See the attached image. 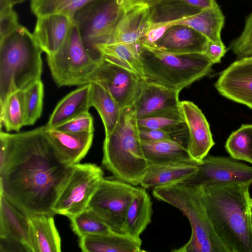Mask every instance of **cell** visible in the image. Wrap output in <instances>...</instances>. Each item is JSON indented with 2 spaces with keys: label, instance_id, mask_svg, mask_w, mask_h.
<instances>
[{
  "label": "cell",
  "instance_id": "cell-15",
  "mask_svg": "<svg viewBox=\"0 0 252 252\" xmlns=\"http://www.w3.org/2000/svg\"><path fill=\"white\" fill-rule=\"evenodd\" d=\"M180 107L187 128L186 148L191 157L200 163L215 144L209 124L201 110L192 102L180 101Z\"/></svg>",
  "mask_w": 252,
  "mask_h": 252
},
{
  "label": "cell",
  "instance_id": "cell-32",
  "mask_svg": "<svg viewBox=\"0 0 252 252\" xmlns=\"http://www.w3.org/2000/svg\"><path fill=\"white\" fill-rule=\"evenodd\" d=\"M93 0H32L31 8L36 17L62 14L74 19L77 12Z\"/></svg>",
  "mask_w": 252,
  "mask_h": 252
},
{
  "label": "cell",
  "instance_id": "cell-21",
  "mask_svg": "<svg viewBox=\"0 0 252 252\" xmlns=\"http://www.w3.org/2000/svg\"><path fill=\"white\" fill-rule=\"evenodd\" d=\"M224 23V15L218 4L174 20L162 23L151 24V26L184 25L196 30L209 40L221 42V33Z\"/></svg>",
  "mask_w": 252,
  "mask_h": 252
},
{
  "label": "cell",
  "instance_id": "cell-47",
  "mask_svg": "<svg viewBox=\"0 0 252 252\" xmlns=\"http://www.w3.org/2000/svg\"><path fill=\"white\" fill-rule=\"evenodd\" d=\"M250 210L251 214L252 215V199L251 200V204H250Z\"/></svg>",
  "mask_w": 252,
  "mask_h": 252
},
{
  "label": "cell",
  "instance_id": "cell-16",
  "mask_svg": "<svg viewBox=\"0 0 252 252\" xmlns=\"http://www.w3.org/2000/svg\"><path fill=\"white\" fill-rule=\"evenodd\" d=\"M208 40L190 27L176 25L169 26L162 35L148 48L176 54H204Z\"/></svg>",
  "mask_w": 252,
  "mask_h": 252
},
{
  "label": "cell",
  "instance_id": "cell-25",
  "mask_svg": "<svg viewBox=\"0 0 252 252\" xmlns=\"http://www.w3.org/2000/svg\"><path fill=\"white\" fill-rule=\"evenodd\" d=\"M141 145L149 165L178 162L200 163L191 157L185 146L173 139L141 140Z\"/></svg>",
  "mask_w": 252,
  "mask_h": 252
},
{
  "label": "cell",
  "instance_id": "cell-2",
  "mask_svg": "<svg viewBox=\"0 0 252 252\" xmlns=\"http://www.w3.org/2000/svg\"><path fill=\"white\" fill-rule=\"evenodd\" d=\"M251 185L199 187L214 228L228 252H252Z\"/></svg>",
  "mask_w": 252,
  "mask_h": 252
},
{
  "label": "cell",
  "instance_id": "cell-34",
  "mask_svg": "<svg viewBox=\"0 0 252 252\" xmlns=\"http://www.w3.org/2000/svg\"><path fill=\"white\" fill-rule=\"evenodd\" d=\"M26 126L33 125L40 117L43 109L44 85L39 80L24 91Z\"/></svg>",
  "mask_w": 252,
  "mask_h": 252
},
{
  "label": "cell",
  "instance_id": "cell-6",
  "mask_svg": "<svg viewBox=\"0 0 252 252\" xmlns=\"http://www.w3.org/2000/svg\"><path fill=\"white\" fill-rule=\"evenodd\" d=\"M139 58L146 80L179 91L208 75L214 64L203 53L176 54L143 46Z\"/></svg>",
  "mask_w": 252,
  "mask_h": 252
},
{
  "label": "cell",
  "instance_id": "cell-46",
  "mask_svg": "<svg viewBox=\"0 0 252 252\" xmlns=\"http://www.w3.org/2000/svg\"><path fill=\"white\" fill-rule=\"evenodd\" d=\"M26 0H11V1L13 5H14L15 4L21 3Z\"/></svg>",
  "mask_w": 252,
  "mask_h": 252
},
{
  "label": "cell",
  "instance_id": "cell-43",
  "mask_svg": "<svg viewBox=\"0 0 252 252\" xmlns=\"http://www.w3.org/2000/svg\"><path fill=\"white\" fill-rule=\"evenodd\" d=\"M182 2L198 9L204 10L218 5L216 0H178Z\"/></svg>",
  "mask_w": 252,
  "mask_h": 252
},
{
  "label": "cell",
  "instance_id": "cell-10",
  "mask_svg": "<svg viewBox=\"0 0 252 252\" xmlns=\"http://www.w3.org/2000/svg\"><path fill=\"white\" fill-rule=\"evenodd\" d=\"M124 12L117 0H93L77 12L74 20L88 49L107 42Z\"/></svg>",
  "mask_w": 252,
  "mask_h": 252
},
{
  "label": "cell",
  "instance_id": "cell-7",
  "mask_svg": "<svg viewBox=\"0 0 252 252\" xmlns=\"http://www.w3.org/2000/svg\"><path fill=\"white\" fill-rule=\"evenodd\" d=\"M99 60L91 55L74 20L63 45L54 54L47 56L52 78L59 87L88 84Z\"/></svg>",
  "mask_w": 252,
  "mask_h": 252
},
{
  "label": "cell",
  "instance_id": "cell-9",
  "mask_svg": "<svg viewBox=\"0 0 252 252\" xmlns=\"http://www.w3.org/2000/svg\"><path fill=\"white\" fill-rule=\"evenodd\" d=\"M103 175L102 169L95 164H74L53 206L55 214L70 218L87 209Z\"/></svg>",
  "mask_w": 252,
  "mask_h": 252
},
{
  "label": "cell",
  "instance_id": "cell-36",
  "mask_svg": "<svg viewBox=\"0 0 252 252\" xmlns=\"http://www.w3.org/2000/svg\"><path fill=\"white\" fill-rule=\"evenodd\" d=\"M53 128L75 133L94 132L93 118L89 111L85 112Z\"/></svg>",
  "mask_w": 252,
  "mask_h": 252
},
{
  "label": "cell",
  "instance_id": "cell-35",
  "mask_svg": "<svg viewBox=\"0 0 252 252\" xmlns=\"http://www.w3.org/2000/svg\"><path fill=\"white\" fill-rule=\"evenodd\" d=\"M139 128L161 129L171 133L179 142L178 137L187 129L184 120L165 117H153L137 119Z\"/></svg>",
  "mask_w": 252,
  "mask_h": 252
},
{
  "label": "cell",
  "instance_id": "cell-11",
  "mask_svg": "<svg viewBox=\"0 0 252 252\" xmlns=\"http://www.w3.org/2000/svg\"><path fill=\"white\" fill-rule=\"evenodd\" d=\"M145 80L142 76L100 57L87 83L93 82L101 86L123 109L132 106Z\"/></svg>",
  "mask_w": 252,
  "mask_h": 252
},
{
  "label": "cell",
  "instance_id": "cell-26",
  "mask_svg": "<svg viewBox=\"0 0 252 252\" xmlns=\"http://www.w3.org/2000/svg\"><path fill=\"white\" fill-rule=\"evenodd\" d=\"M91 84H87L71 92L57 104L50 115L46 126L54 128L85 112L91 107Z\"/></svg>",
  "mask_w": 252,
  "mask_h": 252
},
{
  "label": "cell",
  "instance_id": "cell-27",
  "mask_svg": "<svg viewBox=\"0 0 252 252\" xmlns=\"http://www.w3.org/2000/svg\"><path fill=\"white\" fill-rule=\"evenodd\" d=\"M153 203L146 189L139 187L126 213L123 233L135 238L141 235L152 221Z\"/></svg>",
  "mask_w": 252,
  "mask_h": 252
},
{
  "label": "cell",
  "instance_id": "cell-4",
  "mask_svg": "<svg viewBox=\"0 0 252 252\" xmlns=\"http://www.w3.org/2000/svg\"><path fill=\"white\" fill-rule=\"evenodd\" d=\"M102 164L114 177L135 186L140 185L146 174L149 164L131 107L122 109L115 128L105 135Z\"/></svg>",
  "mask_w": 252,
  "mask_h": 252
},
{
  "label": "cell",
  "instance_id": "cell-29",
  "mask_svg": "<svg viewBox=\"0 0 252 252\" xmlns=\"http://www.w3.org/2000/svg\"><path fill=\"white\" fill-rule=\"evenodd\" d=\"M90 84V105L98 113L104 126L105 135H107L116 126L122 109L101 86L93 82Z\"/></svg>",
  "mask_w": 252,
  "mask_h": 252
},
{
  "label": "cell",
  "instance_id": "cell-18",
  "mask_svg": "<svg viewBox=\"0 0 252 252\" xmlns=\"http://www.w3.org/2000/svg\"><path fill=\"white\" fill-rule=\"evenodd\" d=\"M151 26L150 8L134 7L124 12L106 43H124L140 49Z\"/></svg>",
  "mask_w": 252,
  "mask_h": 252
},
{
  "label": "cell",
  "instance_id": "cell-44",
  "mask_svg": "<svg viewBox=\"0 0 252 252\" xmlns=\"http://www.w3.org/2000/svg\"><path fill=\"white\" fill-rule=\"evenodd\" d=\"M11 0H0V12L13 8Z\"/></svg>",
  "mask_w": 252,
  "mask_h": 252
},
{
  "label": "cell",
  "instance_id": "cell-41",
  "mask_svg": "<svg viewBox=\"0 0 252 252\" xmlns=\"http://www.w3.org/2000/svg\"><path fill=\"white\" fill-rule=\"evenodd\" d=\"M164 0H117L124 12L136 7L151 8Z\"/></svg>",
  "mask_w": 252,
  "mask_h": 252
},
{
  "label": "cell",
  "instance_id": "cell-13",
  "mask_svg": "<svg viewBox=\"0 0 252 252\" xmlns=\"http://www.w3.org/2000/svg\"><path fill=\"white\" fill-rule=\"evenodd\" d=\"M180 92L145 80L131 107L137 119L165 117L184 120Z\"/></svg>",
  "mask_w": 252,
  "mask_h": 252
},
{
  "label": "cell",
  "instance_id": "cell-1",
  "mask_svg": "<svg viewBox=\"0 0 252 252\" xmlns=\"http://www.w3.org/2000/svg\"><path fill=\"white\" fill-rule=\"evenodd\" d=\"M45 126L16 133L1 131L6 156L0 169V194L28 216H54L55 203L72 170L48 140Z\"/></svg>",
  "mask_w": 252,
  "mask_h": 252
},
{
  "label": "cell",
  "instance_id": "cell-5",
  "mask_svg": "<svg viewBox=\"0 0 252 252\" xmlns=\"http://www.w3.org/2000/svg\"><path fill=\"white\" fill-rule=\"evenodd\" d=\"M153 195L176 208L187 218L191 229L188 242L174 252H228L217 235L207 213L199 187L185 183L157 188Z\"/></svg>",
  "mask_w": 252,
  "mask_h": 252
},
{
  "label": "cell",
  "instance_id": "cell-17",
  "mask_svg": "<svg viewBox=\"0 0 252 252\" xmlns=\"http://www.w3.org/2000/svg\"><path fill=\"white\" fill-rule=\"evenodd\" d=\"M74 19L62 14L37 17L33 35L47 56L57 52L65 42Z\"/></svg>",
  "mask_w": 252,
  "mask_h": 252
},
{
  "label": "cell",
  "instance_id": "cell-31",
  "mask_svg": "<svg viewBox=\"0 0 252 252\" xmlns=\"http://www.w3.org/2000/svg\"><path fill=\"white\" fill-rule=\"evenodd\" d=\"M225 148L231 158L252 164V124H243L227 138Z\"/></svg>",
  "mask_w": 252,
  "mask_h": 252
},
{
  "label": "cell",
  "instance_id": "cell-22",
  "mask_svg": "<svg viewBox=\"0 0 252 252\" xmlns=\"http://www.w3.org/2000/svg\"><path fill=\"white\" fill-rule=\"evenodd\" d=\"M79 247L84 252H141L142 240L111 230L101 234L79 237Z\"/></svg>",
  "mask_w": 252,
  "mask_h": 252
},
{
  "label": "cell",
  "instance_id": "cell-30",
  "mask_svg": "<svg viewBox=\"0 0 252 252\" xmlns=\"http://www.w3.org/2000/svg\"><path fill=\"white\" fill-rule=\"evenodd\" d=\"M0 105V124L7 131L19 132L26 126L24 91L10 94Z\"/></svg>",
  "mask_w": 252,
  "mask_h": 252
},
{
  "label": "cell",
  "instance_id": "cell-28",
  "mask_svg": "<svg viewBox=\"0 0 252 252\" xmlns=\"http://www.w3.org/2000/svg\"><path fill=\"white\" fill-rule=\"evenodd\" d=\"M141 48L124 43H110L96 44L93 50L101 59L145 78L139 58Z\"/></svg>",
  "mask_w": 252,
  "mask_h": 252
},
{
  "label": "cell",
  "instance_id": "cell-14",
  "mask_svg": "<svg viewBox=\"0 0 252 252\" xmlns=\"http://www.w3.org/2000/svg\"><path fill=\"white\" fill-rule=\"evenodd\" d=\"M215 87L222 96L252 109V56L230 64L220 72Z\"/></svg>",
  "mask_w": 252,
  "mask_h": 252
},
{
  "label": "cell",
  "instance_id": "cell-37",
  "mask_svg": "<svg viewBox=\"0 0 252 252\" xmlns=\"http://www.w3.org/2000/svg\"><path fill=\"white\" fill-rule=\"evenodd\" d=\"M229 48L236 55L237 59L252 48V12L246 17L241 33L230 42Z\"/></svg>",
  "mask_w": 252,
  "mask_h": 252
},
{
  "label": "cell",
  "instance_id": "cell-19",
  "mask_svg": "<svg viewBox=\"0 0 252 252\" xmlns=\"http://www.w3.org/2000/svg\"><path fill=\"white\" fill-rule=\"evenodd\" d=\"M198 164L169 162L149 164L140 185L146 189L185 183L197 172Z\"/></svg>",
  "mask_w": 252,
  "mask_h": 252
},
{
  "label": "cell",
  "instance_id": "cell-24",
  "mask_svg": "<svg viewBox=\"0 0 252 252\" xmlns=\"http://www.w3.org/2000/svg\"><path fill=\"white\" fill-rule=\"evenodd\" d=\"M30 247L32 252H59L61 240L53 216H30Z\"/></svg>",
  "mask_w": 252,
  "mask_h": 252
},
{
  "label": "cell",
  "instance_id": "cell-23",
  "mask_svg": "<svg viewBox=\"0 0 252 252\" xmlns=\"http://www.w3.org/2000/svg\"><path fill=\"white\" fill-rule=\"evenodd\" d=\"M30 216L0 194V237L17 240L30 247Z\"/></svg>",
  "mask_w": 252,
  "mask_h": 252
},
{
  "label": "cell",
  "instance_id": "cell-33",
  "mask_svg": "<svg viewBox=\"0 0 252 252\" xmlns=\"http://www.w3.org/2000/svg\"><path fill=\"white\" fill-rule=\"evenodd\" d=\"M69 219L72 230L79 238L107 233L112 230L93 210L88 208Z\"/></svg>",
  "mask_w": 252,
  "mask_h": 252
},
{
  "label": "cell",
  "instance_id": "cell-3",
  "mask_svg": "<svg viewBox=\"0 0 252 252\" xmlns=\"http://www.w3.org/2000/svg\"><path fill=\"white\" fill-rule=\"evenodd\" d=\"M42 52L33 33L21 25L0 39V104L41 80Z\"/></svg>",
  "mask_w": 252,
  "mask_h": 252
},
{
  "label": "cell",
  "instance_id": "cell-38",
  "mask_svg": "<svg viewBox=\"0 0 252 252\" xmlns=\"http://www.w3.org/2000/svg\"><path fill=\"white\" fill-rule=\"evenodd\" d=\"M20 26L18 15L13 8L0 12V39L11 33Z\"/></svg>",
  "mask_w": 252,
  "mask_h": 252
},
{
  "label": "cell",
  "instance_id": "cell-20",
  "mask_svg": "<svg viewBox=\"0 0 252 252\" xmlns=\"http://www.w3.org/2000/svg\"><path fill=\"white\" fill-rule=\"evenodd\" d=\"M46 137L56 152L71 164L86 156L93 140L94 132L75 133L49 128L45 125Z\"/></svg>",
  "mask_w": 252,
  "mask_h": 252
},
{
  "label": "cell",
  "instance_id": "cell-48",
  "mask_svg": "<svg viewBox=\"0 0 252 252\" xmlns=\"http://www.w3.org/2000/svg\"><path fill=\"white\" fill-rule=\"evenodd\" d=\"M251 227H252V215H251Z\"/></svg>",
  "mask_w": 252,
  "mask_h": 252
},
{
  "label": "cell",
  "instance_id": "cell-8",
  "mask_svg": "<svg viewBox=\"0 0 252 252\" xmlns=\"http://www.w3.org/2000/svg\"><path fill=\"white\" fill-rule=\"evenodd\" d=\"M138 187L112 178L103 177L88 206L115 232L123 233L127 209Z\"/></svg>",
  "mask_w": 252,
  "mask_h": 252
},
{
  "label": "cell",
  "instance_id": "cell-42",
  "mask_svg": "<svg viewBox=\"0 0 252 252\" xmlns=\"http://www.w3.org/2000/svg\"><path fill=\"white\" fill-rule=\"evenodd\" d=\"M0 252H30L23 243L10 238L0 237Z\"/></svg>",
  "mask_w": 252,
  "mask_h": 252
},
{
  "label": "cell",
  "instance_id": "cell-45",
  "mask_svg": "<svg viewBox=\"0 0 252 252\" xmlns=\"http://www.w3.org/2000/svg\"><path fill=\"white\" fill-rule=\"evenodd\" d=\"M250 56H252V48L243 53L237 59Z\"/></svg>",
  "mask_w": 252,
  "mask_h": 252
},
{
  "label": "cell",
  "instance_id": "cell-40",
  "mask_svg": "<svg viewBox=\"0 0 252 252\" xmlns=\"http://www.w3.org/2000/svg\"><path fill=\"white\" fill-rule=\"evenodd\" d=\"M139 133L142 140L157 141L163 139L176 140L171 133L164 130L139 128Z\"/></svg>",
  "mask_w": 252,
  "mask_h": 252
},
{
  "label": "cell",
  "instance_id": "cell-39",
  "mask_svg": "<svg viewBox=\"0 0 252 252\" xmlns=\"http://www.w3.org/2000/svg\"><path fill=\"white\" fill-rule=\"evenodd\" d=\"M227 51L223 42H216L208 40L204 54L214 64L221 62Z\"/></svg>",
  "mask_w": 252,
  "mask_h": 252
},
{
  "label": "cell",
  "instance_id": "cell-12",
  "mask_svg": "<svg viewBox=\"0 0 252 252\" xmlns=\"http://www.w3.org/2000/svg\"><path fill=\"white\" fill-rule=\"evenodd\" d=\"M185 184L199 187L228 184H252V166L230 157L208 155L196 173Z\"/></svg>",
  "mask_w": 252,
  "mask_h": 252
}]
</instances>
